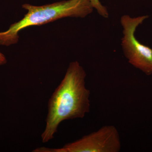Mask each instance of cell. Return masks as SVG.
Here are the masks:
<instances>
[{
	"label": "cell",
	"instance_id": "4",
	"mask_svg": "<svg viewBox=\"0 0 152 152\" xmlns=\"http://www.w3.org/2000/svg\"><path fill=\"white\" fill-rule=\"evenodd\" d=\"M148 16L131 18L124 15L121 18L124 30L121 45L125 56L134 67L148 76L152 75V49L141 43L135 37L136 29Z\"/></svg>",
	"mask_w": 152,
	"mask_h": 152
},
{
	"label": "cell",
	"instance_id": "3",
	"mask_svg": "<svg viewBox=\"0 0 152 152\" xmlns=\"http://www.w3.org/2000/svg\"><path fill=\"white\" fill-rule=\"evenodd\" d=\"M121 148L118 131L113 126L102 127L96 132L58 148L39 147L34 152H119Z\"/></svg>",
	"mask_w": 152,
	"mask_h": 152
},
{
	"label": "cell",
	"instance_id": "6",
	"mask_svg": "<svg viewBox=\"0 0 152 152\" xmlns=\"http://www.w3.org/2000/svg\"><path fill=\"white\" fill-rule=\"evenodd\" d=\"M7 63V60L4 55L0 52V66L4 65Z\"/></svg>",
	"mask_w": 152,
	"mask_h": 152
},
{
	"label": "cell",
	"instance_id": "2",
	"mask_svg": "<svg viewBox=\"0 0 152 152\" xmlns=\"http://www.w3.org/2000/svg\"><path fill=\"white\" fill-rule=\"evenodd\" d=\"M22 7L27 13L7 31L0 32V45L9 46L17 44L19 33L28 27L42 26L67 17L84 18L94 10L89 0H67L40 6L26 4Z\"/></svg>",
	"mask_w": 152,
	"mask_h": 152
},
{
	"label": "cell",
	"instance_id": "5",
	"mask_svg": "<svg viewBox=\"0 0 152 152\" xmlns=\"http://www.w3.org/2000/svg\"><path fill=\"white\" fill-rule=\"evenodd\" d=\"M94 8L96 10L100 15L104 18H108L109 13L107 8L102 4L99 0H89Z\"/></svg>",
	"mask_w": 152,
	"mask_h": 152
},
{
	"label": "cell",
	"instance_id": "1",
	"mask_svg": "<svg viewBox=\"0 0 152 152\" xmlns=\"http://www.w3.org/2000/svg\"><path fill=\"white\" fill-rule=\"evenodd\" d=\"M86 77L78 62L70 63L64 79L49 100L45 128L41 136L43 142L54 138L64 121L83 118L89 113L91 92L86 87Z\"/></svg>",
	"mask_w": 152,
	"mask_h": 152
}]
</instances>
